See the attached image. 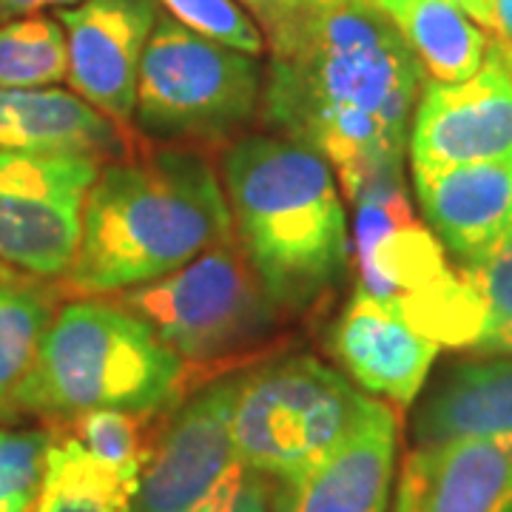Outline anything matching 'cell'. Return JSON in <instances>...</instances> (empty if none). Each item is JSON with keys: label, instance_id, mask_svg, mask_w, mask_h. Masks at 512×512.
Wrapping results in <instances>:
<instances>
[{"label": "cell", "instance_id": "obj_1", "mask_svg": "<svg viewBox=\"0 0 512 512\" xmlns=\"http://www.w3.org/2000/svg\"><path fill=\"white\" fill-rule=\"evenodd\" d=\"M262 35L259 109L279 137L325 157L348 200L402 171L424 74L370 0L288 12Z\"/></svg>", "mask_w": 512, "mask_h": 512}, {"label": "cell", "instance_id": "obj_2", "mask_svg": "<svg viewBox=\"0 0 512 512\" xmlns=\"http://www.w3.org/2000/svg\"><path fill=\"white\" fill-rule=\"evenodd\" d=\"M231 239L225 191L197 151L103 163L83 202L63 285L74 296H111L163 279Z\"/></svg>", "mask_w": 512, "mask_h": 512}, {"label": "cell", "instance_id": "obj_3", "mask_svg": "<svg viewBox=\"0 0 512 512\" xmlns=\"http://www.w3.org/2000/svg\"><path fill=\"white\" fill-rule=\"evenodd\" d=\"M242 256L276 308L311 311L350 268L348 214L325 157L279 134H251L222 157Z\"/></svg>", "mask_w": 512, "mask_h": 512}, {"label": "cell", "instance_id": "obj_4", "mask_svg": "<svg viewBox=\"0 0 512 512\" xmlns=\"http://www.w3.org/2000/svg\"><path fill=\"white\" fill-rule=\"evenodd\" d=\"M185 362L146 322L109 296H77L55 313L18 393V416L77 419L123 410L137 419L174 410Z\"/></svg>", "mask_w": 512, "mask_h": 512}, {"label": "cell", "instance_id": "obj_5", "mask_svg": "<svg viewBox=\"0 0 512 512\" xmlns=\"http://www.w3.org/2000/svg\"><path fill=\"white\" fill-rule=\"evenodd\" d=\"M350 205L356 208L350 242L356 285L439 348H476L484 330L481 296L416 217L402 171L370 180Z\"/></svg>", "mask_w": 512, "mask_h": 512}, {"label": "cell", "instance_id": "obj_6", "mask_svg": "<svg viewBox=\"0 0 512 512\" xmlns=\"http://www.w3.org/2000/svg\"><path fill=\"white\" fill-rule=\"evenodd\" d=\"M365 390L316 356H282L234 376L231 439L256 473L285 481L311 467L365 413Z\"/></svg>", "mask_w": 512, "mask_h": 512}, {"label": "cell", "instance_id": "obj_7", "mask_svg": "<svg viewBox=\"0 0 512 512\" xmlns=\"http://www.w3.org/2000/svg\"><path fill=\"white\" fill-rule=\"evenodd\" d=\"M262 100V66L160 9L148 37L134 120L151 137L214 143L245 126Z\"/></svg>", "mask_w": 512, "mask_h": 512}, {"label": "cell", "instance_id": "obj_8", "mask_svg": "<svg viewBox=\"0 0 512 512\" xmlns=\"http://www.w3.org/2000/svg\"><path fill=\"white\" fill-rule=\"evenodd\" d=\"M109 299L146 322L185 365L234 356L262 342L276 325L274 299L234 242Z\"/></svg>", "mask_w": 512, "mask_h": 512}, {"label": "cell", "instance_id": "obj_9", "mask_svg": "<svg viewBox=\"0 0 512 512\" xmlns=\"http://www.w3.org/2000/svg\"><path fill=\"white\" fill-rule=\"evenodd\" d=\"M234 376L211 382L174 410L128 512H271L274 481L256 473L231 439Z\"/></svg>", "mask_w": 512, "mask_h": 512}, {"label": "cell", "instance_id": "obj_10", "mask_svg": "<svg viewBox=\"0 0 512 512\" xmlns=\"http://www.w3.org/2000/svg\"><path fill=\"white\" fill-rule=\"evenodd\" d=\"M100 165L94 154L0 151V265L63 279Z\"/></svg>", "mask_w": 512, "mask_h": 512}, {"label": "cell", "instance_id": "obj_11", "mask_svg": "<svg viewBox=\"0 0 512 512\" xmlns=\"http://www.w3.org/2000/svg\"><path fill=\"white\" fill-rule=\"evenodd\" d=\"M407 151L413 171L512 160V66L498 37L473 77L424 80Z\"/></svg>", "mask_w": 512, "mask_h": 512}, {"label": "cell", "instance_id": "obj_12", "mask_svg": "<svg viewBox=\"0 0 512 512\" xmlns=\"http://www.w3.org/2000/svg\"><path fill=\"white\" fill-rule=\"evenodd\" d=\"M157 15V0H83L57 9L69 46L66 80L114 126L134 120L140 63Z\"/></svg>", "mask_w": 512, "mask_h": 512}, {"label": "cell", "instance_id": "obj_13", "mask_svg": "<svg viewBox=\"0 0 512 512\" xmlns=\"http://www.w3.org/2000/svg\"><path fill=\"white\" fill-rule=\"evenodd\" d=\"M399 458V419L382 399L293 478L276 481L271 512H390Z\"/></svg>", "mask_w": 512, "mask_h": 512}, {"label": "cell", "instance_id": "obj_14", "mask_svg": "<svg viewBox=\"0 0 512 512\" xmlns=\"http://www.w3.org/2000/svg\"><path fill=\"white\" fill-rule=\"evenodd\" d=\"M330 353L367 396L410 407L430 376L439 345L356 285L330 328Z\"/></svg>", "mask_w": 512, "mask_h": 512}, {"label": "cell", "instance_id": "obj_15", "mask_svg": "<svg viewBox=\"0 0 512 512\" xmlns=\"http://www.w3.org/2000/svg\"><path fill=\"white\" fill-rule=\"evenodd\" d=\"M390 512H512V450L490 441L413 447Z\"/></svg>", "mask_w": 512, "mask_h": 512}, {"label": "cell", "instance_id": "obj_16", "mask_svg": "<svg viewBox=\"0 0 512 512\" xmlns=\"http://www.w3.org/2000/svg\"><path fill=\"white\" fill-rule=\"evenodd\" d=\"M421 217L458 265L512 234V160L413 171Z\"/></svg>", "mask_w": 512, "mask_h": 512}, {"label": "cell", "instance_id": "obj_17", "mask_svg": "<svg viewBox=\"0 0 512 512\" xmlns=\"http://www.w3.org/2000/svg\"><path fill=\"white\" fill-rule=\"evenodd\" d=\"M490 441L512 450V356L450 367L413 416V444Z\"/></svg>", "mask_w": 512, "mask_h": 512}, {"label": "cell", "instance_id": "obj_18", "mask_svg": "<svg viewBox=\"0 0 512 512\" xmlns=\"http://www.w3.org/2000/svg\"><path fill=\"white\" fill-rule=\"evenodd\" d=\"M117 128L74 92L0 89V151H72L106 157L123 148Z\"/></svg>", "mask_w": 512, "mask_h": 512}, {"label": "cell", "instance_id": "obj_19", "mask_svg": "<svg viewBox=\"0 0 512 512\" xmlns=\"http://www.w3.org/2000/svg\"><path fill=\"white\" fill-rule=\"evenodd\" d=\"M404 46L416 57L421 74L433 83H458L481 69L490 32H484L464 9L447 0H370Z\"/></svg>", "mask_w": 512, "mask_h": 512}, {"label": "cell", "instance_id": "obj_20", "mask_svg": "<svg viewBox=\"0 0 512 512\" xmlns=\"http://www.w3.org/2000/svg\"><path fill=\"white\" fill-rule=\"evenodd\" d=\"M55 319V293L43 279L0 265V421L18 416V393Z\"/></svg>", "mask_w": 512, "mask_h": 512}, {"label": "cell", "instance_id": "obj_21", "mask_svg": "<svg viewBox=\"0 0 512 512\" xmlns=\"http://www.w3.org/2000/svg\"><path fill=\"white\" fill-rule=\"evenodd\" d=\"M137 481L97 461L74 436H52L29 512H128Z\"/></svg>", "mask_w": 512, "mask_h": 512}, {"label": "cell", "instance_id": "obj_22", "mask_svg": "<svg viewBox=\"0 0 512 512\" xmlns=\"http://www.w3.org/2000/svg\"><path fill=\"white\" fill-rule=\"evenodd\" d=\"M69 74V46L57 15L0 23V89H52Z\"/></svg>", "mask_w": 512, "mask_h": 512}, {"label": "cell", "instance_id": "obj_23", "mask_svg": "<svg viewBox=\"0 0 512 512\" xmlns=\"http://www.w3.org/2000/svg\"><path fill=\"white\" fill-rule=\"evenodd\" d=\"M456 268L476 288L484 305V330L473 350L487 356H512V234Z\"/></svg>", "mask_w": 512, "mask_h": 512}, {"label": "cell", "instance_id": "obj_24", "mask_svg": "<svg viewBox=\"0 0 512 512\" xmlns=\"http://www.w3.org/2000/svg\"><path fill=\"white\" fill-rule=\"evenodd\" d=\"M49 444V430L0 427V512H29L46 470Z\"/></svg>", "mask_w": 512, "mask_h": 512}, {"label": "cell", "instance_id": "obj_25", "mask_svg": "<svg viewBox=\"0 0 512 512\" xmlns=\"http://www.w3.org/2000/svg\"><path fill=\"white\" fill-rule=\"evenodd\" d=\"M157 6L188 29L245 55L265 52V35L239 0H157Z\"/></svg>", "mask_w": 512, "mask_h": 512}, {"label": "cell", "instance_id": "obj_26", "mask_svg": "<svg viewBox=\"0 0 512 512\" xmlns=\"http://www.w3.org/2000/svg\"><path fill=\"white\" fill-rule=\"evenodd\" d=\"M77 436L97 461L131 478H140L146 467L148 450L140 439V421L123 410H92L77 416Z\"/></svg>", "mask_w": 512, "mask_h": 512}, {"label": "cell", "instance_id": "obj_27", "mask_svg": "<svg viewBox=\"0 0 512 512\" xmlns=\"http://www.w3.org/2000/svg\"><path fill=\"white\" fill-rule=\"evenodd\" d=\"M259 23V29L265 32L274 20H279L288 12H299V9H311V6H325L333 0H239Z\"/></svg>", "mask_w": 512, "mask_h": 512}, {"label": "cell", "instance_id": "obj_28", "mask_svg": "<svg viewBox=\"0 0 512 512\" xmlns=\"http://www.w3.org/2000/svg\"><path fill=\"white\" fill-rule=\"evenodd\" d=\"M83 0H0V23L12 18H23V15H37L46 9H69Z\"/></svg>", "mask_w": 512, "mask_h": 512}, {"label": "cell", "instance_id": "obj_29", "mask_svg": "<svg viewBox=\"0 0 512 512\" xmlns=\"http://www.w3.org/2000/svg\"><path fill=\"white\" fill-rule=\"evenodd\" d=\"M447 3H453L458 9H464L470 18L476 20L478 26L484 29V32H490L495 35V18H493V0H447Z\"/></svg>", "mask_w": 512, "mask_h": 512}, {"label": "cell", "instance_id": "obj_30", "mask_svg": "<svg viewBox=\"0 0 512 512\" xmlns=\"http://www.w3.org/2000/svg\"><path fill=\"white\" fill-rule=\"evenodd\" d=\"M495 35L512 49V0H493Z\"/></svg>", "mask_w": 512, "mask_h": 512}, {"label": "cell", "instance_id": "obj_31", "mask_svg": "<svg viewBox=\"0 0 512 512\" xmlns=\"http://www.w3.org/2000/svg\"><path fill=\"white\" fill-rule=\"evenodd\" d=\"M501 46H504V52H507V57H510V66H512V49L507 46V43H501Z\"/></svg>", "mask_w": 512, "mask_h": 512}]
</instances>
